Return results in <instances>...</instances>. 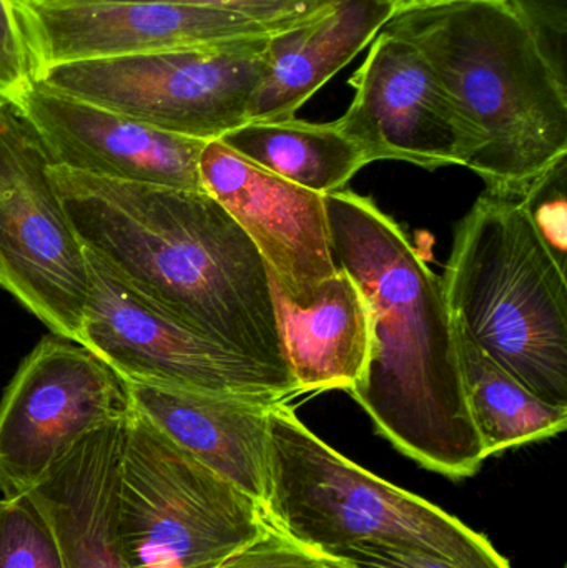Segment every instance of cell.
<instances>
[{"label": "cell", "instance_id": "25", "mask_svg": "<svg viewBox=\"0 0 567 568\" xmlns=\"http://www.w3.org/2000/svg\"><path fill=\"white\" fill-rule=\"evenodd\" d=\"M36 80L16 2L0 0V97L17 102Z\"/></svg>", "mask_w": 567, "mask_h": 568}, {"label": "cell", "instance_id": "19", "mask_svg": "<svg viewBox=\"0 0 567 568\" xmlns=\"http://www.w3.org/2000/svg\"><path fill=\"white\" fill-rule=\"evenodd\" d=\"M233 152L290 183L333 195L369 165L363 150L335 122L293 119L246 122L220 139Z\"/></svg>", "mask_w": 567, "mask_h": 568}, {"label": "cell", "instance_id": "16", "mask_svg": "<svg viewBox=\"0 0 567 568\" xmlns=\"http://www.w3.org/2000/svg\"><path fill=\"white\" fill-rule=\"evenodd\" d=\"M129 417L87 434L29 490L55 534L65 568H129L117 530Z\"/></svg>", "mask_w": 567, "mask_h": 568}, {"label": "cell", "instance_id": "4", "mask_svg": "<svg viewBox=\"0 0 567 568\" xmlns=\"http://www.w3.org/2000/svg\"><path fill=\"white\" fill-rule=\"evenodd\" d=\"M452 316L536 396L567 407V282L519 199L485 192L443 276Z\"/></svg>", "mask_w": 567, "mask_h": 568}, {"label": "cell", "instance_id": "11", "mask_svg": "<svg viewBox=\"0 0 567 568\" xmlns=\"http://www.w3.org/2000/svg\"><path fill=\"white\" fill-rule=\"evenodd\" d=\"M85 256L90 294L77 343L123 379L275 404L295 397L255 364L146 306L92 253Z\"/></svg>", "mask_w": 567, "mask_h": 568}, {"label": "cell", "instance_id": "18", "mask_svg": "<svg viewBox=\"0 0 567 568\" xmlns=\"http://www.w3.org/2000/svg\"><path fill=\"white\" fill-rule=\"evenodd\" d=\"M275 293L286 357L300 393L348 390L362 377L369 346L368 313L355 282L338 270L308 306Z\"/></svg>", "mask_w": 567, "mask_h": 568}, {"label": "cell", "instance_id": "26", "mask_svg": "<svg viewBox=\"0 0 567 568\" xmlns=\"http://www.w3.org/2000/svg\"><path fill=\"white\" fill-rule=\"evenodd\" d=\"M352 568H459L438 557L388 544H355L330 554Z\"/></svg>", "mask_w": 567, "mask_h": 568}, {"label": "cell", "instance_id": "13", "mask_svg": "<svg viewBox=\"0 0 567 568\" xmlns=\"http://www.w3.org/2000/svg\"><path fill=\"white\" fill-rule=\"evenodd\" d=\"M203 189L250 236L290 303L308 306L338 270L330 246L325 196L266 172L220 142L200 156Z\"/></svg>", "mask_w": 567, "mask_h": 568}, {"label": "cell", "instance_id": "8", "mask_svg": "<svg viewBox=\"0 0 567 568\" xmlns=\"http://www.w3.org/2000/svg\"><path fill=\"white\" fill-rule=\"evenodd\" d=\"M53 165L19 103L0 97V287L52 334L77 341L90 270Z\"/></svg>", "mask_w": 567, "mask_h": 568}, {"label": "cell", "instance_id": "15", "mask_svg": "<svg viewBox=\"0 0 567 568\" xmlns=\"http://www.w3.org/2000/svg\"><path fill=\"white\" fill-rule=\"evenodd\" d=\"M126 384L136 413L262 506L269 416L275 403L133 381Z\"/></svg>", "mask_w": 567, "mask_h": 568}, {"label": "cell", "instance_id": "21", "mask_svg": "<svg viewBox=\"0 0 567 568\" xmlns=\"http://www.w3.org/2000/svg\"><path fill=\"white\" fill-rule=\"evenodd\" d=\"M0 568H65L55 534L30 493L0 499Z\"/></svg>", "mask_w": 567, "mask_h": 568}, {"label": "cell", "instance_id": "24", "mask_svg": "<svg viewBox=\"0 0 567 568\" xmlns=\"http://www.w3.org/2000/svg\"><path fill=\"white\" fill-rule=\"evenodd\" d=\"M546 62L567 83V0H506Z\"/></svg>", "mask_w": 567, "mask_h": 568}, {"label": "cell", "instance_id": "14", "mask_svg": "<svg viewBox=\"0 0 567 568\" xmlns=\"http://www.w3.org/2000/svg\"><path fill=\"white\" fill-rule=\"evenodd\" d=\"M17 103L55 165L113 182L205 192L200 176L203 140L153 129L39 80Z\"/></svg>", "mask_w": 567, "mask_h": 568}, {"label": "cell", "instance_id": "28", "mask_svg": "<svg viewBox=\"0 0 567 568\" xmlns=\"http://www.w3.org/2000/svg\"><path fill=\"white\" fill-rule=\"evenodd\" d=\"M465 2V0H389L396 13L412 12V10L435 9V7L449 6V3Z\"/></svg>", "mask_w": 567, "mask_h": 568}, {"label": "cell", "instance_id": "9", "mask_svg": "<svg viewBox=\"0 0 567 568\" xmlns=\"http://www.w3.org/2000/svg\"><path fill=\"white\" fill-rule=\"evenodd\" d=\"M133 413L129 384L77 341L52 334L0 400V493H29L87 434Z\"/></svg>", "mask_w": 567, "mask_h": 568}, {"label": "cell", "instance_id": "5", "mask_svg": "<svg viewBox=\"0 0 567 568\" xmlns=\"http://www.w3.org/2000/svg\"><path fill=\"white\" fill-rule=\"evenodd\" d=\"M262 510L266 523L328 556L376 542L429 554L459 568H512L488 537L346 459L286 403L270 410Z\"/></svg>", "mask_w": 567, "mask_h": 568}, {"label": "cell", "instance_id": "1", "mask_svg": "<svg viewBox=\"0 0 567 568\" xmlns=\"http://www.w3.org/2000/svg\"><path fill=\"white\" fill-rule=\"evenodd\" d=\"M83 248L156 313L275 377H293L273 280L242 226L206 192L113 182L53 165Z\"/></svg>", "mask_w": 567, "mask_h": 568}, {"label": "cell", "instance_id": "2", "mask_svg": "<svg viewBox=\"0 0 567 568\" xmlns=\"http://www.w3.org/2000/svg\"><path fill=\"white\" fill-rule=\"evenodd\" d=\"M325 209L333 262L368 313V356L348 393L419 466L449 479L475 476L486 456L463 393L443 280L372 199L343 190L325 196Z\"/></svg>", "mask_w": 567, "mask_h": 568}, {"label": "cell", "instance_id": "7", "mask_svg": "<svg viewBox=\"0 0 567 568\" xmlns=\"http://www.w3.org/2000/svg\"><path fill=\"white\" fill-rule=\"evenodd\" d=\"M270 37L60 63L39 82L153 129L212 142L249 122Z\"/></svg>", "mask_w": 567, "mask_h": 568}, {"label": "cell", "instance_id": "29", "mask_svg": "<svg viewBox=\"0 0 567 568\" xmlns=\"http://www.w3.org/2000/svg\"><path fill=\"white\" fill-rule=\"evenodd\" d=\"M13 2H20V0H13Z\"/></svg>", "mask_w": 567, "mask_h": 568}, {"label": "cell", "instance_id": "23", "mask_svg": "<svg viewBox=\"0 0 567 568\" xmlns=\"http://www.w3.org/2000/svg\"><path fill=\"white\" fill-rule=\"evenodd\" d=\"M543 242L566 270V159L549 169L522 199Z\"/></svg>", "mask_w": 567, "mask_h": 568}, {"label": "cell", "instance_id": "22", "mask_svg": "<svg viewBox=\"0 0 567 568\" xmlns=\"http://www.w3.org/2000/svg\"><path fill=\"white\" fill-rule=\"evenodd\" d=\"M266 520V519H265ZM215 568H352L266 523L265 529Z\"/></svg>", "mask_w": 567, "mask_h": 568}, {"label": "cell", "instance_id": "17", "mask_svg": "<svg viewBox=\"0 0 567 568\" xmlns=\"http://www.w3.org/2000/svg\"><path fill=\"white\" fill-rule=\"evenodd\" d=\"M395 16L389 0H328L292 29L269 39L266 65L249 122L293 119Z\"/></svg>", "mask_w": 567, "mask_h": 568}, {"label": "cell", "instance_id": "12", "mask_svg": "<svg viewBox=\"0 0 567 568\" xmlns=\"http://www.w3.org/2000/svg\"><path fill=\"white\" fill-rule=\"evenodd\" d=\"M348 83L355 95L335 125L369 163L465 166L478 149L435 67L409 40L382 30Z\"/></svg>", "mask_w": 567, "mask_h": 568}, {"label": "cell", "instance_id": "6", "mask_svg": "<svg viewBox=\"0 0 567 568\" xmlns=\"http://www.w3.org/2000/svg\"><path fill=\"white\" fill-rule=\"evenodd\" d=\"M265 526L256 500L133 409L117 496L126 567L215 568Z\"/></svg>", "mask_w": 567, "mask_h": 568}, {"label": "cell", "instance_id": "3", "mask_svg": "<svg viewBox=\"0 0 567 568\" xmlns=\"http://www.w3.org/2000/svg\"><path fill=\"white\" fill-rule=\"evenodd\" d=\"M383 30L418 47L478 139L466 163L486 192L519 199L567 156V83L506 0L396 13Z\"/></svg>", "mask_w": 567, "mask_h": 568}, {"label": "cell", "instance_id": "27", "mask_svg": "<svg viewBox=\"0 0 567 568\" xmlns=\"http://www.w3.org/2000/svg\"><path fill=\"white\" fill-rule=\"evenodd\" d=\"M153 2L186 3V6L213 7L236 10L253 16H282V13L310 12L326 0H153Z\"/></svg>", "mask_w": 567, "mask_h": 568}, {"label": "cell", "instance_id": "20", "mask_svg": "<svg viewBox=\"0 0 567 568\" xmlns=\"http://www.w3.org/2000/svg\"><path fill=\"white\" fill-rule=\"evenodd\" d=\"M453 321L463 393L486 459L561 434L567 426V407L536 396L493 361L455 317Z\"/></svg>", "mask_w": 567, "mask_h": 568}, {"label": "cell", "instance_id": "10", "mask_svg": "<svg viewBox=\"0 0 567 568\" xmlns=\"http://www.w3.org/2000/svg\"><path fill=\"white\" fill-rule=\"evenodd\" d=\"M323 6L310 12L253 16L153 0H20L16 10L39 79L60 63L276 36Z\"/></svg>", "mask_w": 567, "mask_h": 568}]
</instances>
